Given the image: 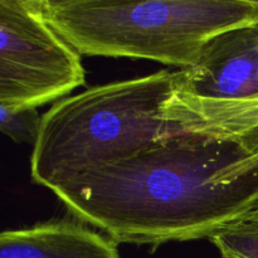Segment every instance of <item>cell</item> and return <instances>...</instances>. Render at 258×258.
I'll use <instances>...</instances> for the list:
<instances>
[{"mask_svg": "<svg viewBox=\"0 0 258 258\" xmlns=\"http://www.w3.org/2000/svg\"><path fill=\"white\" fill-rule=\"evenodd\" d=\"M52 191L117 243L156 248L236 221L258 194V158L233 140L179 134Z\"/></svg>", "mask_w": 258, "mask_h": 258, "instance_id": "obj_1", "label": "cell"}, {"mask_svg": "<svg viewBox=\"0 0 258 258\" xmlns=\"http://www.w3.org/2000/svg\"><path fill=\"white\" fill-rule=\"evenodd\" d=\"M179 82L180 71H159L55 102L42 115L30 156L32 179L52 191L81 174L179 135L163 115Z\"/></svg>", "mask_w": 258, "mask_h": 258, "instance_id": "obj_2", "label": "cell"}, {"mask_svg": "<svg viewBox=\"0 0 258 258\" xmlns=\"http://www.w3.org/2000/svg\"><path fill=\"white\" fill-rule=\"evenodd\" d=\"M81 55L148 59L180 70L222 33L258 25V0H37Z\"/></svg>", "mask_w": 258, "mask_h": 258, "instance_id": "obj_3", "label": "cell"}, {"mask_svg": "<svg viewBox=\"0 0 258 258\" xmlns=\"http://www.w3.org/2000/svg\"><path fill=\"white\" fill-rule=\"evenodd\" d=\"M81 54L37 0H0V106L38 108L85 85Z\"/></svg>", "mask_w": 258, "mask_h": 258, "instance_id": "obj_4", "label": "cell"}, {"mask_svg": "<svg viewBox=\"0 0 258 258\" xmlns=\"http://www.w3.org/2000/svg\"><path fill=\"white\" fill-rule=\"evenodd\" d=\"M179 91L211 100L258 97V25L222 33L198 62L180 70Z\"/></svg>", "mask_w": 258, "mask_h": 258, "instance_id": "obj_5", "label": "cell"}, {"mask_svg": "<svg viewBox=\"0 0 258 258\" xmlns=\"http://www.w3.org/2000/svg\"><path fill=\"white\" fill-rule=\"evenodd\" d=\"M0 258H121L118 243L83 223L50 221L4 231Z\"/></svg>", "mask_w": 258, "mask_h": 258, "instance_id": "obj_6", "label": "cell"}, {"mask_svg": "<svg viewBox=\"0 0 258 258\" xmlns=\"http://www.w3.org/2000/svg\"><path fill=\"white\" fill-rule=\"evenodd\" d=\"M222 258H258V222L236 219L209 238Z\"/></svg>", "mask_w": 258, "mask_h": 258, "instance_id": "obj_7", "label": "cell"}, {"mask_svg": "<svg viewBox=\"0 0 258 258\" xmlns=\"http://www.w3.org/2000/svg\"><path fill=\"white\" fill-rule=\"evenodd\" d=\"M42 116L37 108L8 110L0 106V130L17 144H33L38 139Z\"/></svg>", "mask_w": 258, "mask_h": 258, "instance_id": "obj_8", "label": "cell"}, {"mask_svg": "<svg viewBox=\"0 0 258 258\" xmlns=\"http://www.w3.org/2000/svg\"><path fill=\"white\" fill-rule=\"evenodd\" d=\"M248 155L258 158V126L253 130L243 134L236 140Z\"/></svg>", "mask_w": 258, "mask_h": 258, "instance_id": "obj_9", "label": "cell"}, {"mask_svg": "<svg viewBox=\"0 0 258 258\" xmlns=\"http://www.w3.org/2000/svg\"><path fill=\"white\" fill-rule=\"evenodd\" d=\"M237 219H243V221H257L258 222V194L256 198L251 202L248 208L241 214Z\"/></svg>", "mask_w": 258, "mask_h": 258, "instance_id": "obj_10", "label": "cell"}]
</instances>
